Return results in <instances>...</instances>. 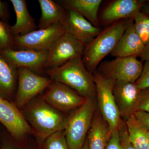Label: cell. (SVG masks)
Instances as JSON below:
<instances>
[{
  "label": "cell",
  "instance_id": "obj_1",
  "mask_svg": "<svg viewBox=\"0 0 149 149\" xmlns=\"http://www.w3.org/2000/svg\"><path fill=\"white\" fill-rule=\"evenodd\" d=\"M23 108V116L41 143L54 133L64 130L67 118L42 98L33 99Z\"/></svg>",
  "mask_w": 149,
  "mask_h": 149
},
{
  "label": "cell",
  "instance_id": "obj_2",
  "mask_svg": "<svg viewBox=\"0 0 149 149\" xmlns=\"http://www.w3.org/2000/svg\"><path fill=\"white\" fill-rule=\"evenodd\" d=\"M133 21V18H128L113 22L85 46L82 59L90 73L93 74L102 60L111 53L120 37Z\"/></svg>",
  "mask_w": 149,
  "mask_h": 149
},
{
  "label": "cell",
  "instance_id": "obj_3",
  "mask_svg": "<svg viewBox=\"0 0 149 149\" xmlns=\"http://www.w3.org/2000/svg\"><path fill=\"white\" fill-rule=\"evenodd\" d=\"M47 72L52 81L68 86L86 98H94L96 95L93 74L86 69L82 57L73 59Z\"/></svg>",
  "mask_w": 149,
  "mask_h": 149
},
{
  "label": "cell",
  "instance_id": "obj_4",
  "mask_svg": "<svg viewBox=\"0 0 149 149\" xmlns=\"http://www.w3.org/2000/svg\"><path fill=\"white\" fill-rule=\"evenodd\" d=\"M95 111L94 98H88L67 118L64 132L68 149H83Z\"/></svg>",
  "mask_w": 149,
  "mask_h": 149
},
{
  "label": "cell",
  "instance_id": "obj_5",
  "mask_svg": "<svg viewBox=\"0 0 149 149\" xmlns=\"http://www.w3.org/2000/svg\"><path fill=\"white\" fill-rule=\"evenodd\" d=\"M100 113L110 132L120 127L122 122L113 93L114 81L96 70L93 73Z\"/></svg>",
  "mask_w": 149,
  "mask_h": 149
},
{
  "label": "cell",
  "instance_id": "obj_6",
  "mask_svg": "<svg viewBox=\"0 0 149 149\" xmlns=\"http://www.w3.org/2000/svg\"><path fill=\"white\" fill-rule=\"evenodd\" d=\"M85 47L74 36L65 32L48 50L45 70L55 69L73 59L83 57Z\"/></svg>",
  "mask_w": 149,
  "mask_h": 149
},
{
  "label": "cell",
  "instance_id": "obj_7",
  "mask_svg": "<svg viewBox=\"0 0 149 149\" xmlns=\"http://www.w3.org/2000/svg\"><path fill=\"white\" fill-rule=\"evenodd\" d=\"M18 71V83L14 103L19 109L45 91L52 80L49 77L41 76L26 68H19Z\"/></svg>",
  "mask_w": 149,
  "mask_h": 149
},
{
  "label": "cell",
  "instance_id": "obj_8",
  "mask_svg": "<svg viewBox=\"0 0 149 149\" xmlns=\"http://www.w3.org/2000/svg\"><path fill=\"white\" fill-rule=\"evenodd\" d=\"M65 33L63 24L57 23L45 29H39L22 36L13 37V49L48 51Z\"/></svg>",
  "mask_w": 149,
  "mask_h": 149
},
{
  "label": "cell",
  "instance_id": "obj_9",
  "mask_svg": "<svg viewBox=\"0 0 149 149\" xmlns=\"http://www.w3.org/2000/svg\"><path fill=\"white\" fill-rule=\"evenodd\" d=\"M137 57H117L104 61L99 65L98 72L114 81L135 83L143 68V64Z\"/></svg>",
  "mask_w": 149,
  "mask_h": 149
},
{
  "label": "cell",
  "instance_id": "obj_10",
  "mask_svg": "<svg viewBox=\"0 0 149 149\" xmlns=\"http://www.w3.org/2000/svg\"><path fill=\"white\" fill-rule=\"evenodd\" d=\"M0 122L6 128L13 141L19 144L27 143L31 130L30 126L15 104L1 97Z\"/></svg>",
  "mask_w": 149,
  "mask_h": 149
},
{
  "label": "cell",
  "instance_id": "obj_11",
  "mask_svg": "<svg viewBox=\"0 0 149 149\" xmlns=\"http://www.w3.org/2000/svg\"><path fill=\"white\" fill-rule=\"evenodd\" d=\"M45 91L43 100L61 112L76 109L87 100L68 86L52 80Z\"/></svg>",
  "mask_w": 149,
  "mask_h": 149
},
{
  "label": "cell",
  "instance_id": "obj_12",
  "mask_svg": "<svg viewBox=\"0 0 149 149\" xmlns=\"http://www.w3.org/2000/svg\"><path fill=\"white\" fill-rule=\"evenodd\" d=\"M113 93L120 117L127 118L139 111L141 90L135 83L114 81Z\"/></svg>",
  "mask_w": 149,
  "mask_h": 149
},
{
  "label": "cell",
  "instance_id": "obj_13",
  "mask_svg": "<svg viewBox=\"0 0 149 149\" xmlns=\"http://www.w3.org/2000/svg\"><path fill=\"white\" fill-rule=\"evenodd\" d=\"M0 54L16 68H26L40 74L45 70L48 51L9 49L0 50Z\"/></svg>",
  "mask_w": 149,
  "mask_h": 149
},
{
  "label": "cell",
  "instance_id": "obj_14",
  "mask_svg": "<svg viewBox=\"0 0 149 149\" xmlns=\"http://www.w3.org/2000/svg\"><path fill=\"white\" fill-rule=\"evenodd\" d=\"M68 16L63 23L65 32L75 37L85 46L99 35L101 29L74 11L67 10Z\"/></svg>",
  "mask_w": 149,
  "mask_h": 149
},
{
  "label": "cell",
  "instance_id": "obj_15",
  "mask_svg": "<svg viewBox=\"0 0 149 149\" xmlns=\"http://www.w3.org/2000/svg\"><path fill=\"white\" fill-rule=\"evenodd\" d=\"M146 1L116 0L104 9L101 15L102 21L106 23H113L123 19L133 18Z\"/></svg>",
  "mask_w": 149,
  "mask_h": 149
},
{
  "label": "cell",
  "instance_id": "obj_16",
  "mask_svg": "<svg viewBox=\"0 0 149 149\" xmlns=\"http://www.w3.org/2000/svg\"><path fill=\"white\" fill-rule=\"evenodd\" d=\"M145 48V46L135 31L133 20L120 37L111 54L116 58L139 57Z\"/></svg>",
  "mask_w": 149,
  "mask_h": 149
},
{
  "label": "cell",
  "instance_id": "obj_17",
  "mask_svg": "<svg viewBox=\"0 0 149 149\" xmlns=\"http://www.w3.org/2000/svg\"><path fill=\"white\" fill-rule=\"evenodd\" d=\"M18 68L0 54V97L10 101L14 98L18 83Z\"/></svg>",
  "mask_w": 149,
  "mask_h": 149
},
{
  "label": "cell",
  "instance_id": "obj_18",
  "mask_svg": "<svg viewBox=\"0 0 149 149\" xmlns=\"http://www.w3.org/2000/svg\"><path fill=\"white\" fill-rule=\"evenodd\" d=\"M16 14V21L13 26H10L11 34L13 37L22 36L37 30L38 26L35 23L27 8L25 0H10Z\"/></svg>",
  "mask_w": 149,
  "mask_h": 149
},
{
  "label": "cell",
  "instance_id": "obj_19",
  "mask_svg": "<svg viewBox=\"0 0 149 149\" xmlns=\"http://www.w3.org/2000/svg\"><path fill=\"white\" fill-rule=\"evenodd\" d=\"M42 14L38 28L44 29L57 23L63 24L68 16L67 10L57 2L52 0H38Z\"/></svg>",
  "mask_w": 149,
  "mask_h": 149
},
{
  "label": "cell",
  "instance_id": "obj_20",
  "mask_svg": "<svg viewBox=\"0 0 149 149\" xmlns=\"http://www.w3.org/2000/svg\"><path fill=\"white\" fill-rule=\"evenodd\" d=\"M67 10H72L84 17L94 26L99 27L98 17L102 0H61L57 1Z\"/></svg>",
  "mask_w": 149,
  "mask_h": 149
},
{
  "label": "cell",
  "instance_id": "obj_21",
  "mask_svg": "<svg viewBox=\"0 0 149 149\" xmlns=\"http://www.w3.org/2000/svg\"><path fill=\"white\" fill-rule=\"evenodd\" d=\"M110 132L100 113L95 111L87 137L89 149H105Z\"/></svg>",
  "mask_w": 149,
  "mask_h": 149
},
{
  "label": "cell",
  "instance_id": "obj_22",
  "mask_svg": "<svg viewBox=\"0 0 149 149\" xmlns=\"http://www.w3.org/2000/svg\"><path fill=\"white\" fill-rule=\"evenodd\" d=\"M125 125L128 139L135 149H149V127L134 115L126 118Z\"/></svg>",
  "mask_w": 149,
  "mask_h": 149
},
{
  "label": "cell",
  "instance_id": "obj_23",
  "mask_svg": "<svg viewBox=\"0 0 149 149\" xmlns=\"http://www.w3.org/2000/svg\"><path fill=\"white\" fill-rule=\"evenodd\" d=\"M133 20L135 31L146 47L149 44V17L140 11Z\"/></svg>",
  "mask_w": 149,
  "mask_h": 149
},
{
  "label": "cell",
  "instance_id": "obj_24",
  "mask_svg": "<svg viewBox=\"0 0 149 149\" xmlns=\"http://www.w3.org/2000/svg\"><path fill=\"white\" fill-rule=\"evenodd\" d=\"M40 149H69L64 130L58 131L48 137L40 144Z\"/></svg>",
  "mask_w": 149,
  "mask_h": 149
},
{
  "label": "cell",
  "instance_id": "obj_25",
  "mask_svg": "<svg viewBox=\"0 0 149 149\" xmlns=\"http://www.w3.org/2000/svg\"><path fill=\"white\" fill-rule=\"evenodd\" d=\"M10 27L0 20V50L13 49V37L11 34Z\"/></svg>",
  "mask_w": 149,
  "mask_h": 149
},
{
  "label": "cell",
  "instance_id": "obj_26",
  "mask_svg": "<svg viewBox=\"0 0 149 149\" xmlns=\"http://www.w3.org/2000/svg\"><path fill=\"white\" fill-rule=\"evenodd\" d=\"M1 149H40V146L35 147L29 146L27 143L21 144L16 143L12 139H4L1 142Z\"/></svg>",
  "mask_w": 149,
  "mask_h": 149
},
{
  "label": "cell",
  "instance_id": "obj_27",
  "mask_svg": "<svg viewBox=\"0 0 149 149\" xmlns=\"http://www.w3.org/2000/svg\"><path fill=\"white\" fill-rule=\"evenodd\" d=\"M105 149H124L120 141L118 128L110 132L109 139Z\"/></svg>",
  "mask_w": 149,
  "mask_h": 149
},
{
  "label": "cell",
  "instance_id": "obj_28",
  "mask_svg": "<svg viewBox=\"0 0 149 149\" xmlns=\"http://www.w3.org/2000/svg\"><path fill=\"white\" fill-rule=\"evenodd\" d=\"M141 90L149 88V61H146L141 76L135 83Z\"/></svg>",
  "mask_w": 149,
  "mask_h": 149
},
{
  "label": "cell",
  "instance_id": "obj_29",
  "mask_svg": "<svg viewBox=\"0 0 149 149\" xmlns=\"http://www.w3.org/2000/svg\"><path fill=\"white\" fill-rule=\"evenodd\" d=\"M120 141L124 149H135L128 139V132L125 124L121 123L118 128Z\"/></svg>",
  "mask_w": 149,
  "mask_h": 149
},
{
  "label": "cell",
  "instance_id": "obj_30",
  "mask_svg": "<svg viewBox=\"0 0 149 149\" xmlns=\"http://www.w3.org/2000/svg\"><path fill=\"white\" fill-rule=\"evenodd\" d=\"M139 111L149 113V88L141 90Z\"/></svg>",
  "mask_w": 149,
  "mask_h": 149
},
{
  "label": "cell",
  "instance_id": "obj_31",
  "mask_svg": "<svg viewBox=\"0 0 149 149\" xmlns=\"http://www.w3.org/2000/svg\"><path fill=\"white\" fill-rule=\"evenodd\" d=\"M10 15L6 3L0 1V18L3 22H7L9 19Z\"/></svg>",
  "mask_w": 149,
  "mask_h": 149
},
{
  "label": "cell",
  "instance_id": "obj_32",
  "mask_svg": "<svg viewBox=\"0 0 149 149\" xmlns=\"http://www.w3.org/2000/svg\"><path fill=\"white\" fill-rule=\"evenodd\" d=\"M135 117L142 123L149 127V113L138 111L134 113Z\"/></svg>",
  "mask_w": 149,
  "mask_h": 149
},
{
  "label": "cell",
  "instance_id": "obj_33",
  "mask_svg": "<svg viewBox=\"0 0 149 149\" xmlns=\"http://www.w3.org/2000/svg\"><path fill=\"white\" fill-rule=\"evenodd\" d=\"M139 57L143 61H149V44L145 47L144 50Z\"/></svg>",
  "mask_w": 149,
  "mask_h": 149
},
{
  "label": "cell",
  "instance_id": "obj_34",
  "mask_svg": "<svg viewBox=\"0 0 149 149\" xmlns=\"http://www.w3.org/2000/svg\"><path fill=\"white\" fill-rule=\"evenodd\" d=\"M141 12L149 17V1H146L141 9Z\"/></svg>",
  "mask_w": 149,
  "mask_h": 149
},
{
  "label": "cell",
  "instance_id": "obj_35",
  "mask_svg": "<svg viewBox=\"0 0 149 149\" xmlns=\"http://www.w3.org/2000/svg\"><path fill=\"white\" fill-rule=\"evenodd\" d=\"M82 149H90L89 148V146H88V139H86V141H85V143L84 144V146Z\"/></svg>",
  "mask_w": 149,
  "mask_h": 149
},
{
  "label": "cell",
  "instance_id": "obj_36",
  "mask_svg": "<svg viewBox=\"0 0 149 149\" xmlns=\"http://www.w3.org/2000/svg\"><path fill=\"white\" fill-rule=\"evenodd\" d=\"M0 149H1V142H0Z\"/></svg>",
  "mask_w": 149,
  "mask_h": 149
}]
</instances>
